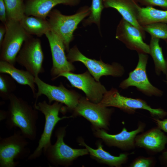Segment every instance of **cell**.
Wrapping results in <instances>:
<instances>
[{"mask_svg": "<svg viewBox=\"0 0 167 167\" xmlns=\"http://www.w3.org/2000/svg\"><path fill=\"white\" fill-rule=\"evenodd\" d=\"M8 100L6 127L9 130L18 128L26 138L35 140L37 135L38 110L13 93L10 95Z\"/></svg>", "mask_w": 167, "mask_h": 167, "instance_id": "cell-1", "label": "cell"}, {"mask_svg": "<svg viewBox=\"0 0 167 167\" xmlns=\"http://www.w3.org/2000/svg\"><path fill=\"white\" fill-rule=\"evenodd\" d=\"M90 13V6H87L80 7L71 15H63L57 9L49 13L48 16L50 31L62 41L67 51L69 50L70 44L74 39V33L78 25Z\"/></svg>", "mask_w": 167, "mask_h": 167, "instance_id": "cell-2", "label": "cell"}, {"mask_svg": "<svg viewBox=\"0 0 167 167\" xmlns=\"http://www.w3.org/2000/svg\"><path fill=\"white\" fill-rule=\"evenodd\" d=\"M34 107L41 112L44 115L45 123L43 132L38 143V145L33 152L28 158L29 160H35L41 156L42 153L51 145L52 132L57 123L64 119L73 117L72 116H63L60 118L59 113L62 110V104L55 101L52 104L48 103L45 101L34 104Z\"/></svg>", "mask_w": 167, "mask_h": 167, "instance_id": "cell-3", "label": "cell"}, {"mask_svg": "<svg viewBox=\"0 0 167 167\" xmlns=\"http://www.w3.org/2000/svg\"><path fill=\"white\" fill-rule=\"evenodd\" d=\"M99 104L106 107L117 108L129 114H134L137 110L142 109L149 112L152 118L162 119L167 116V111L163 109L152 108L146 101L141 99L123 96L114 88L107 91Z\"/></svg>", "mask_w": 167, "mask_h": 167, "instance_id": "cell-4", "label": "cell"}, {"mask_svg": "<svg viewBox=\"0 0 167 167\" xmlns=\"http://www.w3.org/2000/svg\"><path fill=\"white\" fill-rule=\"evenodd\" d=\"M27 139L20 130L8 137H0V167H15L19 164L15 160L28 158L31 153Z\"/></svg>", "mask_w": 167, "mask_h": 167, "instance_id": "cell-5", "label": "cell"}, {"mask_svg": "<svg viewBox=\"0 0 167 167\" xmlns=\"http://www.w3.org/2000/svg\"><path fill=\"white\" fill-rule=\"evenodd\" d=\"M66 126L58 128L55 135V143L49 146L43 152L48 161L55 166L68 167L78 157L89 154L87 148L74 149L66 144L64 141L66 136Z\"/></svg>", "mask_w": 167, "mask_h": 167, "instance_id": "cell-6", "label": "cell"}, {"mask_svg": "<svg viewBox=\"0 0 167 167\" xmlns=\"http://www.w3.org/2000/svg\"><path fill=\"white\" fill-rule=\"evenodd\" d=\"M6 32L0 46V60L14 66L17 54L24 42L30 37L19 21L8 20Z\"/></svg>", "mask_w": 167, "mask_h": 167, "instance_id": "cell-7", "label": "cell"}, {"mask_svg": "<svg viewBox=\"0 0 167 167\" xmlns=\"http://www.w3.org/2000/svg\"><path fill=\"white\" fill-rule=\"evenodd\" d=\"M138 54V60L135 68L130 72L128 77L121 83L119 88L126 89L131 87H135L138 91L148 96H162L163 91L153 85L148 77L146 71L148 59V54Z\"/></svg>", "mask_w": 167, "mask_h": 167, "instance_id": "cell-8", "label": "cell"}, {"mask_svg": "<svg viewBox=\"0 0 167 167\" xmlns=\"http://www.w3.org/2000/svg\"><path fill=\"white\" fill-rule=\"evenodd\" d=\"M66 56L68 60L72 63L77 61L82 63L97 81L103 76L120 77L125 72L124 68L121 64L116 62L111 64L105 63L101 59L97 60L88 58L83 54L76 45L69 49Z\"/></svg>", "mask_w": 167, "mask_h": 167, "instance_id": "cell-9", "label": "cell"}, {"mask_svg": "<svg viewBox=\"0 0 167 167\" xmlns=\"http://www.w3.org/2000/svg\"><path fill=\"white\" fill-rule=\"evenodd\" d=\"M113 109L92 102L87 98L81 97L73 111V117L83 116L89 121L94 130H108Z\"/></svg>", "mask_w": 167, "mask_h": 167, "instance_id": "cell-10", "label": "cell"}, {"mask_svg": "<svg viewBox=\"0 0 167 167\" xmlns=\"http://www.w3.org/2000/svg\"><path fill=\"white\" fill-rule=\"evenodd\" d=\"M35 82L38 91L34 97V104L37 103L38 98L43 95L47 97L49 104L53 101L58 102L64 104L67 109L73 111L81 97L75 92L66 88L62 84L59 86L50 85L42 80L38 76L35 77Z\"/></svg>", "mask_w": 167, "mask_h": 167, "instance_id": "cell-11", "label": "cell"}, {"mask_svg": "<svg viewBox=\"0 0 167 167\" xmlns=\"http://www.w3.org/2000/svg\"><path fill=\"white\" fill-rule=\"evenodd\" d=\"M44 59L40 40L30 37L23 44L16 61L36 77L44 71L42 65Z\"/></svg>", "mask_w": 167, "mask_h": 167, "instance_id": "cell-12", "label": "cell"}, {"mask_svg": "<svg viewBox=\"0 0 167 167\" xmlns=\"http://www.w3.org/2000/svg\"><path fill=\"white\" fill-rule=\"evenodd\" d=\"M60 76L65 77L72 87L82 90L87 98L94 103H99L107 91L105 87L99 81H96L87 71L81 74L65 72L59 74L56 79Z\"/></svg>", "mask_w": 167, "mask_h": 167, "instance_id": "cell-13", "label": "cell"}, {"mask_svg": "<svg viewBox=\"0 0 167 167\" xmlns=\"http://www.w3.org/2000/svg\"><path fill=\"white\" fill-rule=\"evenodd\" d=\"M146 124L139 122L137 128L128 131L124 127L119 133L111 135L108 133L103 129L94 130V134L97 137L101 139L108 146L117 147L122 150H130L134 149L135 147V139L138 134L143 132Z\"/></svg>", "mask_w": 167, "mask_h": 167, "instance_id": "cell-14", "label": "cell"}, {"mask_svg": "<svg viewBox=\"0 0 167 167\" xmlns=\"http://www.w3.org/2000/svg\"><path fill=\"white\" fill-rule=\"evenodd\" d=\"M115 38L130 50L138 53L149 54V45L144 41V38L141 31L122 18L117 27Z\"/></svg>", "mask_w": 167, "mask_h": 167, "instance_id": "cell-15", "label": "cell"}, {"mask_svg": "<svg viewBox=\"0 0 167 167\" xmlns=\"http://www.w3.org/2000/svg\"><path fill=\"white\" fill-rule=\"evenodd\" d=\"M45 35L49 43L52 57V66L50 71L52 79H56L59 74L63 72L73 71L75 67L67 58L62 41L51 31Z\"/></svg>", "mask_w": 167, "mask_h": 167, "instance_id": "cell-16", "label": "cell"}, {"mask_svg": "<svg viewBox=\"0 0 167 167\" xmlns=\"http://www.w3.org/2000/svg\"><path fill=\"white\" fill-rule=\"evenodd\" d=\"M135 142L136 147L143 148L150 154H155L165 149L167 135L157 126L137 135Z\"/></svg>", "mask_w": 167, "mask_h": 167, "instance_id": "cell-17", "label": "cell"}, {"mask_svg": "<svg viewBox=\"0 0 167 167\" xmlns=\"http://www.w3.org/2000/svg\"><path fill=\"white\" fill-rule=\"evenodd\" d=\"M105 8L116 9L122 18L139 29L145 38V32L138 22L137 19L138 6L136 0H103Z\"/></svg>", "mask_w": 167, "mask_h": 167, "instance_id": "cell-18", "label": "cell"}, {"mask_svg": "<svg viewBox=\"0 0 167 167\" xmlns=\"http://www.w3.org/2000/svg\"><path fill=\"white\" fill-rule=\"evenodd\" d=\"M81 0H29L25 5V15L46 19L56 5L62 4L75 6Z\"/></svg>", "mask_w": 167, "mask_h": 167, "instance_id": "cell-19", "label": "cell"}, {"mask_svg": "<svg viewBox=\"0 0 167 167\" xmlns=\"http://www.w3.org/2000/svg\"><path fill=\"white\" fill-rule=\"evenodd\" d=\"M78 141L79 145L84 146L87 149L92 158L99 162L111 167H121L127 162L129 155L133 153V152L121 153L118 156H115L104 150L101 142H98L97 148L94 149L87 145L81 138H79Z\"/></svg>", "mask_w": 167, "mask_h": 167, "instance_id": "cell-20", "label": "cell"}, {"mask_svg": "<svg viewBox=\"0 0 167 167\" xmlns=\"http://www.w3.org/2000/svg\"><path fill=\"white\" fill-rule=\"evenodd\" d=\"M0 73L7 74L18 83L29 86L31 89L34 98L36 93L35 77L27 70L19 69L14 66L4 61H0Z\"/></svg>", "mask_w": 167, "mask_h": 167, "instance_id": "cell-21", "label": "cell"}, {"mask_svg": "<svg viewBox=\"0 0 167 167\" xmlns=\"http://www.w3.org/2000/svg\"><path fill=\"white\" fill-rule=\"evenodd\" d=\"M19 22L22 27L30 35L41 37L50 31L49 23L46 19L25 15Z\"/></svg>", "mask_w": 167, "mask_h": 167, "instance_id": "cell-22", "label": "cell"}, {"mask_svg": "<svg viewBox=\"0 0 167 167\" xmlns=\"http://www.w3.org/2000/svg\"><path fill=\"white\" fill-rule=\"evenodd\" d=\"M137 19L139 24L143 26L156 23L167 24V10H162L152 6L137 7Z\"/></svg>", "mask_w": 167, "mask_h": 167, "instance_id": "cell-23", "label": "cell"}, {"mask_svg": "<svg viewBox=\"0 0 167 167\" xmlns=\"http://www.w3.org/2000/svg\"><path fill=\"white\" fill-rule=\"evenodd\" d=\"M160 39L151 37L149 47V54L152 57L154 65L156 74L160 75L162 73L167 80V67L162 48L159 44Z\"/></svg>", "mask_w": 167, "mask_h": 167, "instance_id": "cell-24", "label": "cell"}, {"mask_svg": "<svg viewBox=\"0 0 167 167\" xmlns=\"http://www.w3.org/2000/svg\"><path fill=\"white\" fill-rule=\"evenodd\" d=\"M8 20L19 21L25 15V5L22 0H4Z\"/></svg>", "mask_w": 167, "mask_h": 167, "instance_id": "cell-25", "label": "cell"}, {"mask_svg": "<svg viewBox=\"0 0 167 167\" xmlns=\"http://www.w3.org/2000/svg\"><path fill=\"white\" fill-rule=\"evenodd\" d=\"M104 8L103 0H92L90 6V13L88 18L82 21L83 26L86 27L94 24L101 31V15Z\"/></svg>", "mask_w": 167, "mask_h": 167, "instance_id": "cell-26", "label": "cell"}, {"mask_svg": "<svg viewBox=\"0 0 167 167\" xmlns=\"http://www.w3.org/2000/svg\"><path fill=\"white\" fill-rule=\"evenodd\" d=\"M13 79L5 74H0V96L4 100H8L10 95L16 88Z\"/></svg>", "mask_w": 167, "mask_h": 167, "instance_id": "cell-27", "label": "cell"}, {"mask_svg": "<svg viewBox=\"0 0 167 167\" xmlns=\"http://www.w3.org/2000/svg\"><path fill=\"white\" fill-rule=\"evenodd\" d=\"M145 32L151 37L165 41L167 40V24L156 23L142 26Z\"/></svg>", "mask_w": 167, "mask_h": 167, "instance_id": "cell-28", "label": "cell"}, {"mask_svg": "<svg viewBox=\"0 0 167 167\" xmlns=\"http://www.w3.org/2000/svg\"><path fill=\"white\" fill-rule=\"evenodd\" d=\"M156 160L152 156H139L135 158L130 163L129 167H152L156 163Z\"/></svg>", "mask_w": 167, "mask_h": 167, "instance_id": "cell-29", "label": "cell"}, {"mask_svg": "<svg viewBox=\"0 0 167 167\" xmlns=\"http://www.w3.org/2000/svg\"><path fill=\"white\" fill-rule=\"evenodd\" d=\"M146 6H157L167 10V0H136Z\"/></svg>", "mask_w": 167, "mask_h": 167, "instance_id": "cell-30", "label": "cell"}, {"mask_svg": "<svg viewBox=\"0 0 167 167\" xmlns=\"http://www.w3.org/2000/svg\"><path fill=\"white\" fill-rule=\"evenodd\" d=\"M0 20L4 24H5L8 20L4 0H0Z\"/></svg>", "mask_w": 167, "mask_h": 167, "instance_id": "cell-31", "label": "cell"}, {"mask_svg": "<svg viewBox=\"0 0 167 167\" xmlns=\"http://www.w3.org/2000/svg\"><path fill=\"white\" fill-rule=\"evenodd\" d=\"M152 119L158 128L164 132L167 133V118L161 119L152 118Z\"/></svg>", "mask_w": 167, "mask_h": 167, "instance_id": "cell-32", "label": "cell"}, {"mask_svg": "<svg viewBox=\"0 0 167 167\" xmlns=\"http://www.w3.org/2000/svg\"><path fill=\"white\" fill-rule=\"evenodd\" d=\"M159 159L162 165L167 167V150L165 149L162 152L159 157Z\"/></svg>", "mask_w": 167, "mask_h": 167, "instance_id": "cell-33", "label": "cell"}, {"mask_svg": "<svg viewBox=\"0 0 167 167\" xmlns=\"http://www.w3.org/2000/svg\"><path fill=\"white\" fill-rule=\"evenodd\" d=\"M6 32L5 25H2L0 26V45H1L4 39Z\"/></svg>", "mask_w": 167, "mask_h": 167, "instance_id": "cell-34", "label": "cell"}, {"mask_svg": "<svg viewBox=\"0 0 167 167\" xmlns=\"http://www.w3.org/2000/svg\"><path fill=\"white\" fill-rule=\"evenodd\" d=\"M7 115V111L1 110L0 111V121L6 119Z\"/></svg>", "mask_w": 167, "mask_h": 167, "instance_id": "cell-35", "label": "cell"}, {"mask_svg": "<svg viewBox=\"0 0 167 167\" xmlns=\"http://www.w3.org/2000/svg\"><path fill=\"white\" fill-rule=\"evenodd\" d=\"M163 82L165 84L166 86L167 87V80L165 79L163 80Z\"/></svg>", "mask_w": 167, "mask_h": 167, "instance_id": "cell-36", "label": "cell"}, {"mask_svg": "<svg viewBox=\"0 0 167 167\" xmlns=\"http://www.w3.org/2000/svg\"><path fill=\"white\" fill-rule=\"evenodd\" d=\"M165 41L166 43V45H167V40ZM166 65H167V57H166Z\"/></svg>", "mask_w": 167, "mask_h": 167, "instance_id": "cell-37", "label": "cell"}]
</instances>
